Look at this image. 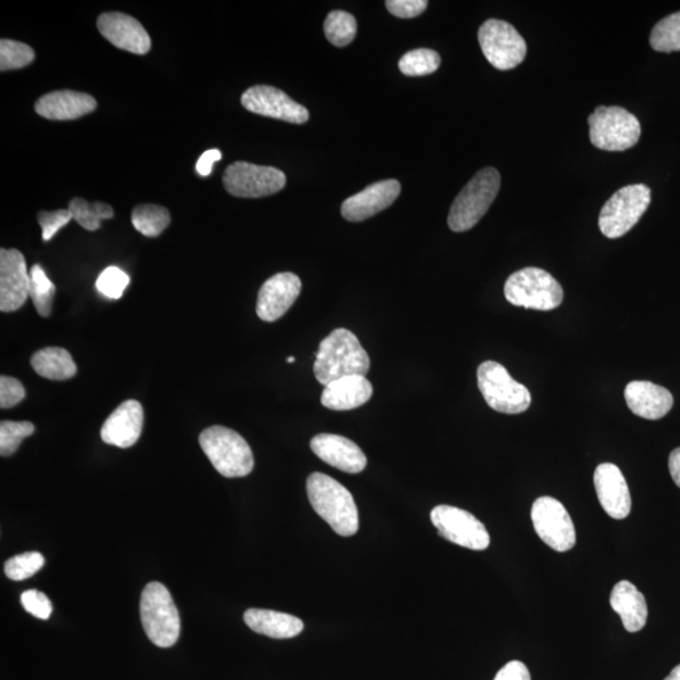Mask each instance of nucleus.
Instances as JSON below:
<instances>
[{"label": "nucleus", "mask_w": 680, "mask_h": 680, "mask_svg": "<svg viewBox=\"0 0 680 680\" xmlns=\"http://www.w3.org/2000/svg\"><path fill=\"white\" fill-rule=\"evenodd\" d=\"M223 154H221L218 149H211L207 152H204L200 161L196 164V169L199 172L200 176L209 177L212 173L213 164L221 161Z\"/></svg>", "instance_id": "nucleus-43"}, {"label": "nucleus", "mask_w": 680, "mask_h": 680, "mask_svg": "<svg viewBox=\"0 0 680 680\" xmlns=\"http://www.w3.org/2000/svg\"><path fill=\"white\" fill-rule=\"evenodd\" d=\"M369 368V355L358 338L351 330L338 328L323 339L316 352L314 375L320 385L328 386L344 377H366Z\"/></svg>", "instance_id": "nucleus-1"}, {"label": "nucleus", "mask_w": 680, "mask_h": 680, "mask_svg": "<svg viewBox=\"0 0 680 680\" xmlns=\"http://www.w3.org/2000/svg\"><path fill=\"white\" fill-rule=\"evenodd\" d=\"M313 453L338 470L358 474L366 469L367 457L350 439L333 433L316 435L311 441Z\"/></svg>", "instance_id": "nucleus-19"}, {"label": "nucleus", "mask_w": 680, "mask_h": 680, "mask_svg": "<svg viewBox=\"0 0 680 680\" xmlns=\"http://www.w3.org/2000/svg\"><path fill=\"white\" fill-rule=\"evenodd\" d=\"M56 285L45 273L41 265H35L29 273V298L36 306L37 313L43 318H49L52 312Z\"/></svg>", "instance_id": "nucleus-30"}, {"label": "nucleus", "mask_w": 680, "mask_h": 680, "mask_svg": "<svg viewBox=\"0 0 680 680\" xmlns=\"http://www.w3.org/2000/svg\"><path fill=\"white\" fill-rule=\"evenodd\" d=\"M494 680H532L525 663L513 660L498 671Z\"/></svg>", "instance_id": "nucleus-42"}, {"label": "nucleus", "mask_w": 680, "mask_h": 680, "mask_svg": "<svg viewBox=\"0 0 680 680\" xmlns=\"http://www.w3.org/2000/svg\"><path fill=\"white\" fill-rule=\"evenodd\" d=\"M74 219L70 210H58L53 212L42 211L38 213V224L42 227L43 241H50L63 226Z\"/></svg>", "instance_id": "nucleus-38"}, {"label": "nucleus", "mask_w": 680, "mask_h": 680, "mask_svg": "<svg viewBox=\"0 0 680 680\" xmlns=\"http://www.w3.org/2000/svg\"><path fill=\"white\" fill-rule=\"evenodd\" d=\"M427 5L429 3L426 0H389L386 2L387 10L394 17L403 20L417 17L426 11Z\"/></svg>", "instance_id": "nucleus-41"}, {"label": "nucleus", "mask_w": 680, "mask_h": 680, "mask_svg": "<svg viewBox=\"0 0 680 680\" xmlns=\"http://www.w3.org/2000/svg\"><path fill=\"white\" fill-rule=\"evenodd\" d=\"M431 521L442 539L473 551L489 547L490 536L486 526L469 512L452 505H438L431 512Z\"/></svg>", "instance_id": "nucleus-12"}, {"label": "nucleus", "mask_w": 680, "mask_h": 680, "mask_svg": "<svg viewBox=\"0 0 680 680\" xmlns=\"http://www.w3.org/2000/svg\"><path fill=\"white\" fill-rule=\"evenodd\" d=\"M374 387L366 377L351 376L326 386L322 393V405L333 411H350L367 403Z\"/></svg>", "instance_id": "nucleus-24"}, {"label": "nucleus", "mask_w": 680, "mask_h": 680, "mask_svg": "<svg viewBox=\"0 0 680 680\" xmlns=\"http://www.w3.org/2000/svg\"><path fill=\"white\" fill-rule=\"evenodd\" d=\"M302 292V280L292 273H280L265 281L257 298L256 313L264 322L282 318Z\"/></svg>", "instance_id": "nucleus-16"}, {"label": "nucleus", "mask_w": 680, "mask_h": 680, "mask_svg": "<svg viewBox=\"0 0 680 680\" xmlns=\"http://www.w3.org/2000/svg\"><path fill=\"white\" fill-rule=\"evenodd\" d=\"M144 425V410L136 400L122 403L112 415L106 418L101 429V439L105 444L122 449L136 445Z\"/></svg>", "instance_id": "nucleus-21"}, {"label": "nucleus", "mask_w": 680, "mask_h": 680, "mask_svg": "<svg viewBox=\"0 0 680 680\" xmlns=\"http://www.w3.org/2000/svg\"><path fill=\"white\" fill-rule=\"evenodd\" d=\"M478 38L486 59L490 65L498 70L516 68L526 59V41L519 32L507 22L487 21L480 27Z\"/></svg>", "instance_id": "nucleus-10"}, {"label": "nucleus", "mask_w": 680, "mask_h": 680, "mask_svg": "<svg viewBox=\"0 0 680 680\" xmlns=\"http://www.w3.org/2000/svg\"><path fill=\"white\" fill-rule=\"evenodd\" d=\"M664 680H680V664L671 670L670 675Z\"/></svg>", "instance_id": "nucleus-45"}, {"label": "nucleus", "mask_w": 680, "mask_h": 680, "mask_svg": "<svg viewBox=\"0 0 680 680\" xmlns=\"http://www.w3.org/2000/svg\"><path fill=\"white\" fill-rule=\"evenodd\" d=\"M652 49L670 53L680 51V12L656 23L651 35Z\"/></svg>", "instance_id": "nucleus-32"}, {"label": "nucleus", "mask_w": 680, "mask_h": 680, "mask_svg": "<svg viewBox=\"0 0 680 680\" xmlns=\"http://www.w3.org/2000/svg\"><path fill=\"white\" fill-rule=\"evenodd\" d=\"M614 612L621 618L624 628L629 632H638L645 627L647 605L642 592L634 583L620 581L616 583L610 596Z\"/></svg>", "instance_id": "nucleus-25"}, {"label": "nucleus", "mask_w": 680, "mask_h": 680, "mask_svg": "<svg viewBox=\"0 0 680 680\" xmlns=\"http://www.w3.org/2000/svg\"><path fill=\"white\" fill-rule=\"evenodd\" d=\"M29 298V274L26 259L15 249L0 250V311L21 310Z\"/></svg>", "instance_id": "nucleus-15"}, {"label": "nucleus", "mask_w": 680, "mask_h": 680, "mask_svg": "<svg viewBox=\"0 0 680 680\" xmlns=\"http://www.w3.org/2000/svg\"><path fill=\"white\" fill-rule=\"evenodd\" d=\"M140 619L147 637L154 645L171 647L178 642L179 614L169 591L163 583L150 582L142 590Z\"/></svg>", "instance_id": "nucleus-5"}, {"label": "nucleus", "mask_w": 680, "mask_h": 680, "mask_svg": "<svg viewBox=\"0 0 680 680\" xmlns=\"http://www.w3.org/2000/svg\"><path fill=\"white\" fill-rule=\"evenodd\" d=\"M36 58L35 51L26 43L2 39L0 42V70H18L29 65Z\"/></svg>", "instance_id": "nucleus-34"}, {"label": "nucleus", "mask_w": 680, "mask_h": 680, "mask_svg": "<svg viewBox=\"0 0 680 680\" xmlns=\"http://www.w3.org/2000/svg\"><path fill=\"white\" fill-rule=\"evenodd\" d=\"M501 174L495 168L479 171L456 197L448 224L454 232L469 231L484 217L501 189Z\"/></svg>", "instance_id": "nucleus-4"}, {"label": "nucleus", "mask_w": 680, "mask_h": 680, "mask_svg": "<svg viewBox=\"0 0 680 680\" xmlns=\"http://www.w3.org/2000/svg\"><path fill=\"white\" fill-rule=\"evenodd\" d=\"M478 386L482 398L496 413L518 415L531 406L527 387L517 382L500 363L487 361L478 368Z\"/></svg>", "instance_id": "nucleus-7"}, {"label": "nucleus", "mask_w": 680, "mask_h": 680, "mask_svg": "<svg viewBox=\"0 0 680 680\" xmlns=\"http://www.w3.org/2000/svg\"><path fill=\"white\" fill-rule=\"evenodd\" d=\"M441 59L439 53L429 49L410 51L399 62L401 73L406 76H426L437 73Z\"/></svg>", "instance_id": "nucleus-33"}, {"label": "nucleus", "mask_w": 680, "mask_h": 680, "mask_svg": "<svg viewBox=\"0 0 680 680\" xmlns=\"http://www.w3.org/2000/svg\"><path fill=\"white\" fill-rule=\"evenodd\" d=\"M130 282L129 275L122 268L110 266L99 276L97 289L102 295L109 299H121Z\"/></svg>", "instance_id": "nucleus-37"}, {"label": "nucleus", "mask_w": 680, "mask_h": 680, "mask_svg": "<svg viewBox=\"0 0 680 680\" xmlns=\"http://www.w3.org/2000/svg\"><path fill=\"white\" fill-rule=\"evenodd\" d=\"M505 299L513 305L549 312L564 302V289L553 276L539 267H526L509 276L504 285Z\"/></svg>", "instance_id": "nucleus-6"}, {"label": "nucleus", "mask_w": 680, "mask_h": 680, "mask_svg": "<svg viewBox=\"0 0 680 680\" xmlns=\"http://www.w3.org/2000/svg\"><path fill=\"white\" fill-rule=\"evenodd\" d=\"M241 104L251 113L291 124H304L310 121V112L305 106L298 104L289 95L273 86L250 87L243 92Z\"/></svg>", "instance_id": "nucleus-14"}, {"label": "nucleus", "mask_w": 680, "mask_h": 680, "mask_svg": "<svg viewBox=\"0 0 680 680\" xmlns=\"http://www.w3.org/2000/svg\"><path fill=\"white\" fill-rule=\"evenodd\" d=\"M68 210L76 223L87 229V231H98L101 221L114 217L112 205L104 202L90 203L80 199V197H75L74 200H71Z\"/></svg>", "instance_id": "nucleus-29"}, {"label": "nucleus", "mask_w": 680, "mask_h": 680, "mask_svg": "<svg viewBox=\"0 0 680 680\" xmlns=\"http://www.w3.org/2000/svg\"><path fill=\"white\" fill-rule=\"evenodd\" d=\"M243 620L252 631L273 639L295 638L304 630L303 621L297 616L264 608H250Z\"/></svg>", "instance_id": "nucleus-26"}, {"label": "nucleus", "mask_w": 680, "mask_h": 680, "mask_svg": "<svg viewBox=\"0 0 680 680\" xmlns=\"http://www.w3.org/2000/svg\"><path fill=\"white\" fill-rule=\"evenodd\" d=\"M35 431V425L29 421H2L0 424V455L11 456L17 453L22 441Z\"/></svg>", "instance_id": "nucleus-35"}, {"label": "nucleus", "mask_w": 680, "mask_h": 680, "mask_svg": "<svg viewBox=\"0 0 680 680\" xmlns=\"http://www.w3.org/2000/svg\"><path fill=\"white\" fill-rule=\"evenodd\" d=\"M592 146L607 152H624L637 146L642 126L637 116L620 106H600L589 117Z\"/></svg>", "instance_id": "nucleus-8"}, {"label": "nucleus", "mask_w": 680, "mask_h": 680, "mask_svg": "<svg viewBox=\"0 0 680 680\" xmlns=\"http://www.w3.org/2000/svg\"><path fill=\"white\" fill-rule=\"evenodd\" d=\"M45 566V557L39 552H27L7 561L4 572L8 579L23 581L35 576Z\"/></svg>", "instance_id": "nucleus-36"}, {"label": "nucleus", "mask_w": 680, "mask_h": 680, "mask_svg": "<svg viewBox=\"0 0 680 680\" xmlns=\"http://www.w3.org/2000/svg\"><path fill=\"white\" fill-rule=\"evenodd\" d=\"M287 362H288V363H294V362H295V358H294V357H290V358H288V360H287Z\"/></svg>", "instance_id": "nucleus-46"}, {"label": "nucleus", "mask_w": 680, "mask_h": 680, "mask_svg": "<svg viewBox=\"0 0 680 680\" xmlns=\"http://www.w3.org/2000/svg\"><path fill=\"white\" fill-rule=\"evenodd\" d=\"M30 365L36 374L51 381H66L77 374V366L63 348L49 347L32 355Z\"/></svg>", "instance_id": "nucleus-27"}, {"label": "nucleus", "mask_w": 680, "mask_h": 680, "mask_svg": "<svg viewBox=\"0 0 680 680\" xmlns=\"http://www.w3.org/2000/svg\"><path fill=\"white\" fill-rule=\"evenodd\" d=\"M669 471L671 478L680 488V448L673 450L669 456Z\"/></svg>", "instance_id": "nucleus-44"}, {"label": "nucleus", "mask_w": 680, "mask_h": 680, "mask_svg": "<svg viewBox=\"0 0 680 680\" xmlns=\"http://www.w3.org/2000/svg\"><path fill=\"white\" fill-rule=\"evenodd\" d=\"M652 201V191L645 185H631L612 196L599 217L600 231L607 239L627 235L643 217Z\"/></svg>", "instance_id": "nucleus-9"}, {"label": "nucleus", "mask_w": 680, "mask_h": 680, "mask_svg": "<svg viewBox=\"0 0 680 680\" xmlns=\"http://www.w3.org/2000/svg\"><path fill=\"white\" fill-rule=\"evenodd\" d=\"M98 28L102 37L117 49L136 54H147L152 49V39L148 32L131 15L102 13L98 20Z\"/></svg>", "instance_id": "nucleus-17"}, {"label": "nucleus", "mask_w": 680, "mask_h": 680, "mask_svg": "<svg viewBox=\"0 0 680 680\" xmlns=\"http://www.w3.org/2000/svg\"><path fill=\"white\" fill-rule=\"evenodd\" d=\"M97 108L98 102L91 95L73 90L43 95L35 105L39 116L58 122L76 121V118L91 114Z\"/></svg>", "instance_id": "nucleus-22"}, {"label": "nucleus", "mask_w": 680, "mask_h": 680, "mask_svg": "<svg viewBox=\"0 0 680 680\" xmlns=\"http://www.w3.org/2000/svg\"><path fill=\"white\" fill-rule=\"evenodd\" d=\"M22 605L25 610L36 616L37 619L49 620L53 607L49 597L43 592L37 590H28L23 592L21 596Z\"/></svg>", "instance_id": "nucleus-39"}, {"label": "nucleus", "mask_w": 680, "mask_h": 680, "mask_svg": "<svg viewBox=\"0 0 680 680\" xmlns=\"http://www.w3.org/2000/svg\"><path fill=\"white\" fill-rule=\"evenodd\" d=\"M401 185L396 179L377 181L363 189L358 194L350 197L342 204V216L350 223H362L389 209L398 200Z\"/></svg>", "instance_id": "nucleus-18"}, {"label": "nucleus", "mask_w": 680, "mask_h": 680, "mask_svg": "<svg viewBox=\"0 0 680 680\" xmlns=\"http://www.w3.org/2000/svg\"><path fill=\"white\" fill-rule=\"evenodd\" d=\"M601 507L614 519L627 518L631 511V495L627 480L615 464L597 466L594 476Z\"/></svg>", "instance_id": "nucleus-20"}, {"label": "nucleus", "mask_w": 680, "mask_h": 680, "mask_svg": "<svg viewBox=\"0 0 680 680\" xmlns=\"http://www.w3.org/2000/svg\"><path fill=\"white\" fill-rule=\"evenodd\" d=\"M287 185L284 172L274 167L236 162L224 174V186L229 194L240 199H261L281 191Z\"/></svg>", "instance_id": "nucleus-11"}, {"label": "nucleus", "mask_w": 680, "mask_h": 680, "mask_svg": "<svg viewBox=\"0 0 680 680\" xmlns=\"http://www.w3.org/2000/svg\"><path fill=\"white\" fill-rule=\"evenodd\" d=\"M625 400L631 413L645 420H659L673 407L675 399L664 387L647 381L630 382Z\"/></svg>", "instance_id": "nucleus-23"}, {"label": "nucleus", "mask_w": 680, "mask_h": 680, "mask_svg": "<svg viewBox=\"0 0 680 680\" xmlns=\"http://www.w3.org/2000/svg\"><path fill=\"white\" fill-rule=\"evenodd\" d=\"M131 223L137 231L147 237H158L171 224V213L156 204H140L131 213Z\"/></svg>", "instance_id": "nucleus-28"}, {"label": "nucleus", "mask_w": 680, "mask_h": 680, "mask_svg": "<svg viewBox=\"0 0 680 680\" xmlns=\"http://www.w3.org/2000/svg\"><path fill=\"white\" fill-rule=\"evenodd\" d=\"M200 445L215 469L226 478H243L254 469V454L239 432L212 426L200 435Z\"/></svg>", "instance_id": "nucleus-3"}, {"label": "nucleus", "mask_w": 680, "mask_h": 680, "mask_svg": "<svg viewBox=\"0 0 680 680\" xmlns=\"http://www.w3.org/2000/svg\"><path fill=\"white\" fill-rule=\"evenodd\" d=\"M312 507L333 531L343 537L358 532L360 513L350 490L323 473H313L306 481Z\"/></svg>", "instance_id": "nucleus-2"}, {"label": "nucleus", "mask_w": 680, "mask_h": 680, "mask_svg": "<svg viewBox=\"0 0 680 680\" xmlns=\"http://www.w3.org/2000/svg\"><path fill=\"white\" fill-rule=\"evenodd\" d=\"M324 34L331 45L345 47L357 35V21L352 14L343 11H335L328 14L324 23Z\"/></svg>", "instance_id": "nucleus-31"}, {"label": "nucleus", "mask_w": 680, "mask_h": 680, "mask_svg": "<svg viewBox=\"0 0 680 680\" xmlns=\"http://www.w3.org/2000/svg\"><path fill=\"white\" fill-rule=\"evenodd\" d=\"M531 517L537 534L549 547L557 552H567L575 547L574 521L564 504L555 498H539L533 503Z\"/></svg>", "instance_id": "nucleus-13"}, {"label": "nucleus", "mask_w": 680, "mask_h": 680, "mask_svg": "<svg viewBox=\"0 0 680 680\" xmlns=\"http://www.w3.org/2000/svg\"><path fill=\"white\" fill-rule=\"evenodd\" d=\"M26 398L25 387L17 378L0 377V407L2 410L17 406Z\"/></svg>", "instance_id": "nucleus-40"}]
</instances>
